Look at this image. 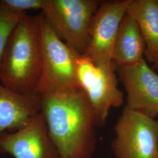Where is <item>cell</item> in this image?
Listing matches in <instances>:
<instances>
[{
	"label": "cell",
	"instance_id": "obj_1",
	"mask_svg": "<svg viewBox=\"0 0 158 158\" xmlns=\"http://www.w3.org/2000/svg\"><path fill=\"white\" fill-rule=\"evenodd\" d=\"M41 113L60 158H91L96 118L81 89L40 96Z\"/></svg>",
	"mask_w": 158,
	"mask_h": 158
},
{
	"label": "cell",
	"instance_id": "obj_2",
	"mask_svg": "<svg viewBox=\"0 0 158 158\" xmlns=\"http://www.w3.org/2000/svg\"><path fill=\"white\" fill-rule=\"evenodd\" d=\"M42 64L41 14H27L7 44L0 64V82L17 93H35Z\"/></svg>",
	"mask_w": 158,
	"mask_h": 158
},
{
	"label": "cell",
	"instance_id": "obj_3",
	"mask_svg": "<svg viewBox=\"0 0 158 158\" xmlns=\"http://www.w3.org/2000/svg\"><path fill=\"white\" fill-rule=\"evenodd\" d=\"M41 14L42 64L35 91L38 96L80 89L76 74L79 53L68 45Z\"/></svg>",
	"mask_w": 158,
	"mask_h": 158
},
{
	"label": "cell",
	"instance_id": "obj_4",
	"mask_svg": "<svg viewBox=\"0 0 158 158\" xmlns=\"http://www.w3.org/2000/svg\"><path fill=\"white\" fill-rule=\"evenodd\" d=\"M117 66L113 62L96 64L80 53L76 57V74L80 89L94 114L98 127L105 124L110 109L124 103L118 87Z\"/></svg>",
	"mask_w": 158,
	"mask_h": 158
},
{
	"label": "cell",
	"instance_id": "obj_5",
	"mask_svg": "<svg viewBox=\"0 0 158 158\" xmlns=\"http://www.w3.org/2000/svg\"><path fill=\"white\" fill-rule=\"evenodd\" d=\"M100 3L98 0H45L41 11L60 39L84 55L91 21Z\"/></svg>",
	"mask_w": 158,
	"mask_h": 158
},
{
	"label": "cell",
	"instance_id": "obj_6",
	"mask_svg": "<svg viewBox=\"0 0 158 158\" xmlns=\"http://www.w3.org/2000/svg\"><path fill=\"white\" fill-rule=\"evenodd\" d=\"M115 158H158V119L125 107L115 126Z\"/></svg>",
	"mask_w": 158,
	"mask_h": 158
},
{
	"label": "cell",
	"instance_id": "obj_7",
	"mask_svg": "<svg viewBox=\"0 0 158 158\" xmlns=\"http://www.w3.org/2000/svg\"><path fill=\"white\" fill-rule=\"evenodd\" d=\"M131 0L101 1L92 19L84 56L96 64L113 62V50L121 21Z\"/></svg>",
	"mask_w": 158,
	"mask_h": 158
},
{
	"label": "cell",
	"instance_id": "obj_8",
	"mask_svg": "<svg viewBox=\"0 0 158 158\" xmlns=\"http://www.w3.org/2000/svg\"><path fill=\"white\" fill-rule=\"evenodd\" d=\"M117 70L127 93L125 107L153 118L158 116V73L146 60L117 66Z\"/></svg>",
	"mask_w": 158,
	"mask_h": 158
},
{
	"label": "cell",
	"instance_id": "obj_9",
	"mask_svg": "<svg viewBox=\"0 0 158 158\" xmlns=\"http://www.w3.org/2000/svg\"><path fill=\"white\" fill-rule=\"evenodd\" d=\"M0 153L14 158H60L41 113L21 129L1 134Z\"/></svg>",
	"mask_w": 158,
	"mask_h": 158
},
{
	"label": "cell",
	"instance_id": "obj_10",
	"mask_svg": "<svg viewBox=\"0 0 158 158\" xmlns=\"http://www.w3.org/2000/svg\"><path fill=\"white\" fill-rule=\"evenodd\" d=\"M40 113V96L17 93L0 83V135L21 129Z\"/></svg>",
	"mask_w": 158,
	"mask_h": 158
},
{
	"label": "cell",
	"instance_id": "obj_11",
	"mask_svg": "<svg viewBox=\"0 0 158 158\" xmlns=\"http://www.w3.org/2000/svg\"><path fill=\"white\" fill-rule=\"evenodd\" d=\"M127 13L137 23L145 42L144 56L153 64L158 60V0H131Z\"/></svg>",
	"mask_w": 158,
	"mask_h": 158
},
{
	"label": "cell",
	"instance_id": "obj_12",
	"mask_svg": "<svg viewBox=\"0 0 158 158\" xmlns=\"http://www.w3.org/2000/svg\"><path fill=\"white\" fill-rule=\"evenodd\" d=\"M145 42L135 21L126 13L115 42L113 62L117 66L133 64L144 58Z\"/></svg>",
	"mask_w": 158,
	"mask_h": 158
},
{
	"label": "cell",
	"instance_id": "obj_13",
	"mask_svg": "<svg viewBox=\"0 0 158 158\" xmlns=\"http://www.w3.org/2000/svg\"><path fill=\"white\" fill-rule=\"evenodd\" d=\"M27 12L14 11L0 5V64L12 32Z\"/></svg>",
	"mask_w": 158,
	"mask_h": 158
},
{
	"label": "cell",
	"instance_id": "obj_14",
	"mask_svg": "<svg viewBox=\"0 0 158 158\" xmlns=\"http://www.w3.org/2000/svg\"><path fill=\"white\" fill-rule=\"evenodd\" d=\"M45 0H0V5L14 11L26 12L28 10H42Z\"/></svg>",
	"mask_w": 158,
	"mask_h": 158
},
{
	"label": "cell",
	"instance_id": "obj_15",
	"mask_svg": "<svg viewBox=\"0 0 158 158\" xmlns=\"http://www.w3.org/2000/svg\"><path fill=\"white\" fill-rule=\"evenodd\" d=\"M152 69L155 72H156V73H158V60L153 63Z\"/></svg>",
	"mask_w": 158,
	"mask_h": 158
}]
</instances>
